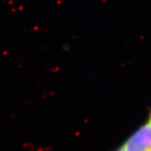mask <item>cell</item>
Returning a JSON list of instances; mask_svg holds the SVG:
<instances>
[{
  "label": "cell",
  "mask_w": 151,
  "mask_h": 151,
  "mask_svg": "<svg viewBox=\"0 0 151 151\" xmlns=\"http://www.w3.org/2000/svg\"><path fill=\"white\" fill-rule=\"evenodd\" d=\"M121 147L125 151H151V124L140 126Z\"/></svg>",
  "instance_id": "obj_1"
},
{
  "label": "cell",
  "mask_w": 151,
  "mask_h": 151,
  "mask_svg": "<svg viewBox=\"0 0 151 151\" xmlns=\"http://www.w3.org/2000/svg\"><path fill=\"white\" fill-rule=\"evenodd\" d=\"M116 151H125L124 150V149H123V148H122V147H120V148H119V150H117Z\"/></svg>",
  "instance_id": "obj_3"
},
{
  "label": "cell",
  "mask_w": 151,
  "mask_h": 151,
  "mask_svg": "<svg viewBox=\"0 0 151 151\" xmlns=\"http://www.w3.org/2000/svg\"><path fill=\"white\" fill-rule=\"evenodd\" d=\"M148 124H151V112L150 113V117H149V120H148Z\"/></svg>",
  "instance_id": "obj_2"
}]
</instances>
